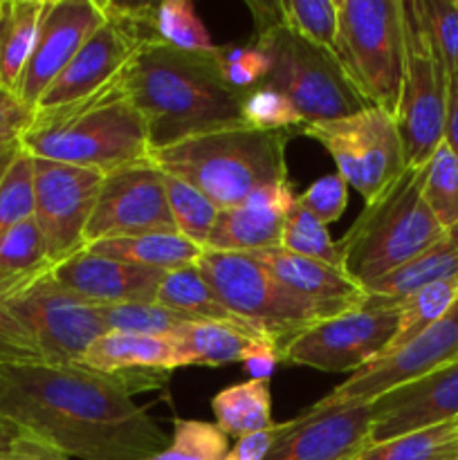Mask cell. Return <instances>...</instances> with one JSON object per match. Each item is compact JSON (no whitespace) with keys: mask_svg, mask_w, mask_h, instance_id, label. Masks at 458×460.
I'll use <instances>...</instances> for the list:
<instances>
[{"mask_svg":"<svg viewBox=\"0 0 458 460\" xmlns=\"http://www.w3.org/2000/svg\"><path fill=\"white\" fill-rule=\"evenodd\" d=\"M0 418L70 460H153L169 445L146 407L79 364H0Z\"/></svg>","mask_w":458,"mask_h":460,"instance_id":"obj_1","label":"cell"},{"mask_svg":"<svg viewBox=\"0 0 458 460\" xmlns=\"http://www.w3.org/2000/svg\"><path fill=\"white\" fill-rule=\"evenodd\" d=\"M216 52L144 43L119 79L146 121L151 151L205 130L242 124V99L227 85Z\"/></svg>","mask_w":458,"mask_h":460,"instance_id":"obj_2","label":"cell"},{"mask_svg":"<svg viewBox=\"0 0 458 460\" xmlns=\"http://www.w3.org/2000/svg\"><path fill=\"white\" fill-rule=\"evenodd\" d=\"M21 148L39 160L84 166L108 175L151 157L146 121L119 75L97 93L48 111H34Z\"/></svg>","mask_w":458,"mask_h":460,"instance_id":"obj_3","label":"cell"},{"mask_svg":"<svg viewBox=\"0 0 458 460\" xmlns=\"http://www.w3.org/2000/svg\"><path fill=\"white\" fill-rule=\"evenodd\" d=\"M290 137L245 124L223 126L151 151L148 160L205 193L218 209H232L259 189L290 182L286 162Z\"/></svg>","mask_w":458,"mask_h":460,"instance_id":"obj_4","label":"cell"},{"mask_svg":"<svg viewBox=\"0 0 458 460\" xmlns=\"http://www.w3.org/2000/svg\"><path fill=\"white\" fill-rule=\"evenodd\" d=\"M254 18L251 45L268 57L259 88L286 94L305 124L341 119L368 108L332 52L310 43L283 22L277 0H247Z\"/></svg>","mask_w":458,"mask_h":460,"instance_id":"obj_5","label":"cell"},{"mask_svg":"<svg viewBox=\"0 0 458 460\" xmlns=\"http://www.w3.org/2000/svg\"><path fill=\"white\" fill-rule=\"evenodd\" d=\"M445 229L422 196V166L404 173L373 202L364 205L339 250L344 272L366 288L434 245Z\"/></svg>","mask_w":458,"mask_h":460,"instance_id":"obj_6","label":"cell"},{"mask_svg":"<svg viewBox=\"0 0 458 460\" xmlns=\"http://www.w3.org/2000/svg\"><path fill=\"white\" fill-rule=\"evenodd\" d=\"M335 57L368 106L393 112L404 72L402 0H337Z\"/></svg>","mask_w":458,"mask_h":460,"instance_id":"obj_7","label":"cell"},{"mask_svg":"<svg viewBox=\"0 0 458 460\" xmlns=\"http://www.w3.org/2000/svg\"><path fill=\"white\" fill-rule=\"evenodd\" d=\"M196 268L207 286L232 313L254 323L278 346L290 341L296 332L313 323L357 308V305L319 304V301L301 299L286 286H281L250 254L205 250Z\"/></svg>","mask_w":458,"mask_h":460,"instance_id":"obj_8","label":"cell"},{"mask_svg":"<svg viewBox=\"0 0 458 460\" xmlns=\"http://www.w3.org/2000/svg\"><path fill=\"white\" fill-rule=\"evenodd\" d=\"M404 72L395 124L407 166L420 169L445 137L447 75L438 57L422 0H402Z\"/></svg>","mask_w":458,"mask_h":460,"instance_id":"obj_9","label":"cell"},{"mask_svg":"<svg viewBox=\"0 0 458 460\" xmlns=\"http://www.w3.org/2000/svg\"><path fill=\"white\" fill-rule=\"evenodd\" d=\"M301 135L323 146L337 173L364 198V205L384 193L407 169L395 115L384 108L368 106L341 119L305 124Z\"/></svg>","mask_w":458,"mask_h":460,"instance_id":"obj_10","label":"cell"},{"mask_svg":"<svg viewBox=\"0 0 458 460\" xmlns=\"http://www.w3.org/2000/svg\"><path fill=\"white\" fill-rule=\"evenodd\" d=\"M103 21L66 70L43 93L36 111L66 106L110 84L144 43L157 39L155 3H101Z\"/></svg>","mask_w":458,"mask_h":460,"instance_id":"obj_11","label":"cell"},{"mask_svg":"<svg viewBox=\"0 0 458 460\" xmlns=\"http://www.w3.org/2000/svg\"><path fill=\"white\" fill-rule=\"evenodd\" d=\"M398 331V310L359 304L337 317L296 332L281 346V362L326 373H357L389 349Z\"/></svg>","mask_w":458,"mask_h":460,"instance_id":"obj_12","label":"cell"},{"mask_svg":"<svg viewBox=\"0 0 458 460\" xmlns=\"http://www.w3.org/2000/svg\"><path fill=\"white\" fill-rule=\"evenodd\" d=\"M4 304L27 328L45 362L81 364L90 344L108 332L99 305L63 288L52 274Z\"/></svg>","mask_w":458,"mask_h":460,"instance_id":"obj_13","label":"cell"},{"mask_svg":"<svg viewBox=\"0 0 458 460\" xmlns=\"http://www.w3.org/2000/svg\"><path fill=\"white\" fill-rule=\"evenodd\" d=\"M103 173L34 157V220L52 265L85 250V229L101 191Z\"/></svg>","mask_w":458,"mask_h":460,"instance_id":"obj_14","label":"cell"},{"mask_svg":"<svg viewBox=\"0 0 458 460\" xmlns=\"http://www.w3.org/2000/svg\"><path fill=\"white\" fill-rule=\"evenodd\" d=\"M144 234H178L166 200L164 171L151 160L103 175L101 191L85 229V245Z\"/></svg>","mask_w":458,"mask_h":460,"instance_id":"obj_15","label":"cell"},{"mask_svg":"<svg viewBox=\"0 0 458 460\" xmlns=\"http://www.w3.org/2000/svg\"><path fill=\"white\" fill-rule=\"evenodd\" d=\"M373 400L314 402L278 434L263 460H357L371 447Z\"/></svg>","mask_w":458,"mask_h":460,"instance_id":"obj_16","label":"cell"},{"mask_svg":"<svg viewBox=\"0 0 458 460\" xmlns=\"http://www.w3.org/2000/svg\"><path fill=\"white\" fill-rule=\"evenodd\" d=\"M454 359H458V304L440 322L413 337L409 344L380 355L375 362L359 368L319 402L375 400L377 395L418 380Z\"/></svg>","mask_w":458,"mask_h":460,"instance_id":"obj_17","label":"cell"},{"mask_svg":"<svg viewBox=\"0 0 458 460\" xmlns=\"http://www.w3.org/2000/svg\"><path fill=\"white\" fill-rule=\"evenodd\" d=\"M103 9L99 0H48L40 18L34 52L22 70L13 93L25 106L36 111L45 90L75 58L81 45L101 25Z\"/></svg>","mask_w":458,"mask_h":460,"instance_id":"obj_18","label":"cell"},{"mask_svg":"<svg viewBox=\"0 0 458 460\" xmlns=\"http://www.w3.org/2000/svg\"><path fill=\"white\" fill-rule=\"evenodd\" d=\"M458 418V359L373 400L371 445Z\"/></svg>","mask_w":458,"mask_h":460,"instance_id":"obj_19","label":"cell"},{"mask_svg":"<svg viewBox=\"0 0 458 460\" xmlns=\"http://www.w3.org/2000/svg\"><path fill=\"white\" fill-rule=\"evenodd\" d=\"M166 272L84 250L52 270V279L94 305L155 304Z\"/></svg>","mask_w":458,"mask_h":460,"instance_id":"obj_20","label":"cell"},{"mask_svg":"<svg viewBox=\"0 0 458 460\" xmlns=\"http://www.w3.org/2000/svg\"><path fill=\"white\" fill-rule=\"evenodd\" d=\"M295 202L296 196L292 191V182L259 189L242 205L220 209L205 250L251 254V252L281 247L283 223Z\"/></svg>","mask_w":458,"mask_h":460,"instance_id":"obj_21","label":"cell"},{"mask_svg":"<svg viewBox=\"0 0 458 460\" xmlns=\"http://www.w3.org/2000/svg\"><path fill=\"white\" fill-rule=\"evenodd\" d=\"M250 256L301 299L319 301V304L359 305L366 295V290L357 281H353L344 270L292 254L283 247L251 252Z\"/></svg>","mask_w":458,"mask_h":460,"instance_id":"obj_22","label":"cell"},{"mask_svg":"<svg viewBox=\"0 0 458 460\" xmlns=\"http://www.w3.org/2000/svg\"><path fill=\"white\" fill-rule=\"evenodd\" d=\"M447 279H458V227L447 229L416 259L364 288L366 295L362 305L398 310V305L418 290Z\"/></svg>","mask_w":458,"mask_h":460,"instance_id":"obj_23","label":"cell"},{"mask_svg":"<svg viewBox=\"0 0 458 460\" xmlns=\"http://www.w3.org/2000/svg\"><path fill=\"white\" fill-rule=\"evenodd\" d=\"M155 304L164 305V308L173 310L178 314H184L191 322L223 323V326H232L236 331L247 332V335L256 337V340H272L263 331H259L254 323H250L247 319L232 313L214 295V290L207 286V281L200 277L196 265L166 272L160 283V290H157Z\"/></svg>","mask_w":458,"mask_h":460,"instance_id":"obj_24","label":"cell"},{"mask_svg":"<svg viewBox=\"0 0 458 460\" xmlns=\"http://www.w3.org/2000/svg\"><path fill=\"white\" fill-rule=\"evenodd\" d=\"M79 367L99 373L126 371V368H182V359L169 337L133 335L108 331L90 344Z\"/></svg>","mask_w":458,"mask_h":460,"instance_id":"obj_25","label":"cell"},{"mask_svg":"<svg viewBox=\"0 0 458 460\" xmlns=\"http://www.w3.org/2000/svg\"><path fill=\"white\" fill-rule=\"evenodd\" d=\"M54 270L34 218L0 236V301H9Z\"/></svg>","mask_w":458,"mask_h":460,"instance_id":"obj_26","label":"cell"},{"mask_svg":"<svg viewBox=\"0 0 458 460\" xmlns=\"http://www.w3.org/2000/svg\"><path fill=\"white\" fill-rule=\"evenodd\" d=\"M85 250L99 256H108V259L124 261V263L162 270V272L191 268L205 254L200 245L184 238L182 234H144V236L110 238V241L92 243Z\"/></svg>","mask_w":458,"mask_h":460,"instance_id":"obj_27","label":"cell"},{"mask_svg":"<svg viewBox=\"0 0 458 460\" xmlns=\"http://www.w3.org/2000/svg\"><path fill=\"white\" fill-rule=\"evenodd\" d=\"M48 0H4L0 3V79L3 88L16 90L22 70L34 52L40 18Z\"/></svg>","mask_w":458,"mask_h":460,"instance_id":"obj_28","label":"cell"},{"mask_svg":"<svg viewBox=\"0 0 458 460\" xmlns=\"http://www.w3.org/2000/svg\"><path fill=\"white\" fill-rule=\"evenodd\" d=\"M182 367H227L241 364L256 337L223 323L189 322L169 335Z\"/></svg>","mask_w":458,"mask_h":460,"instance_id":"obj_29","label":"cell"},{"mask_svg":"<svg viewBox=\"0 0 458 460\" xmlns=\"http://www.w3.org/2000/svg\"><path fill=\"white\" fill-rule=\"evenodd\" d=\"M216 425L227 438H245L272 425V394L269 382L247 380L227 386L211 398Z\"/></svg>","mask_w":458,"mask_h":460,"instance_id":"obj_30","label":"cell"},{"mask_svg":"<svg viewBox=\"0 0 458 460\" xmlns=\"http://www.w3.org/2000/svg\"><path fill=\"white\" fill-rule=\"evenodd\" d=\"M357 460H458V418L371 445Z\"/></svg>","mask_w":458,"mask_h":460,"instance_id":"obj_31","label":"cell"},{"mask_svg":"<svg viewBox=\"0 0 458 460\" xmlns=\"http://www.w3.org/2000/svg\"><path fill=\"white\" fill-rule=\"evenodd\" d=\"M458 304V279L431 283L398 305V331L384 353L409 344L429 326L445 317Z\"/></svg>","mask_w":458,"mask_h":460,"instance_id":"obj_32","label":"cell"},{"mask_svg":"<svg viewBox=\"0 0 458 460\" xmlns=\"http://www.w3.org/2000/svg\"><path fill=\"white\" fill-rule=\"evenodd\" d=\"M422 196L445 232L458 227V155L445 142L422 166Z\"/></svg>","mask_w":458,"mask_h":460,"instance_id":"obj_33","label":"cell"},{"mask_svg":"<svg viewBox=\"0 0 458 460\" xmlns=\"http://www.w3.org/2000/svg\"><path fill=\"white\" fill-rule=\"evenodd\" d=\"M164 187L178 234H182L184 238H189V241L205 250L207 238H209L211 229H214L220 209L205 193H200L196 187L175 178V175L164 173Z\"/></svg>","mask_w":458,"mask_h":460,"instance_id":"obj_34","label":"cell"},{"mask_svg":"<svg viewBox=\"0 0 458 460\" xmlns=\"http://www.w3.org/2000/svg\"><path fill=\"white\" fill-rule=\"evenodd\" d=\"M281 247L292 252V254L305 256V259H314L319 263L344 270V256H341L339 243L332 241L330 232H328V225L314 218L299 202H295L290 214L286 216Z\"/></svg>","mask_w":458,"mask_h":460,"instance_id":"obj_35","label":"cell"},{"mask_svg":"<svg viewBox=\"0 0 458 460\" xmlns=\"http://www.w3.org/2000/svg\"><path fill=\"white\" fill-rule=\"evenodd\" d=\"M155 31L162 43L187 52H216L218 45L198 18L189 0H164L157 4Z\"/></svg>","mask_w":458,"mask_h":460,"instance_id":"obj_36","label":"cell"},{"mask_svg":"<svg viewBox=\"0 0 458 460\" xmlns=\"http://www.w3.org/2000/svg\"><path fill=\"white\" fill-rule=\"evenodd\" d=\"M283 22L310 43L335 54L337 0H277Z\"/></svg>","mask_w":458,"mask_h":460,"instance_id":"obj_37","label":"cell"},{"mask_svg":"<svg viewBox=\"0 0 458 460\" xmlns=\"http://www.w3.org/2000/svg\"><path fill=\"white\" fill-rule=\"evenodd\" d=\"M229 438L216 422L173 418V436L153 460H225Z\"/></svg>","mask_w":458,"mask_h":460,"instance_id":"obj_38","label":"cell"},{"mask_svg":"<svg viewBox=\"0 0 458 460\" xmlns=\"http://www.w3.org/2000/svg\"><path fill=\"white\" fill-rule=\"evenodd\" d=\"M103 322L108 331L133 332V335H151V337H169L184 323V314L173 313L160 304H121V305H99Z\"/></svg>","mask_w":458,"mask_h":460,"instance_id":"obj_39","label":"cell"},{"mask_svg":"<svg viewBox=\"0 0 458 460\" xmlns=\"http://www.w3.org/2000/svg\"><path fill=\"white\" fill-rule=\"evenodd\" d=\"M34 218V157L21 148L0 180V236Z\"/></svg>","mask_w":458,"mask_h":460,"instance_id":"obj_40","label":"cell"},{"mask_svg":"<svg viewBox=\"0 0 458 460\" xmlns=\"http://www.w3.org/2000/svg\"><path fill=\"white\" fill-rule=\"evenodd\" d=\"M242 124L268 133L301 135L305 119L286 94L269 88H254L242 99Z\"/></svg>","mask_w":458,"mask_h":460,"instance_id":"obj_41","label":"cell"},{"mask_svg":"<svg viewBox=\"0 0 458 460\" xmlns=\"http://www.w3.org/2000/svg\"><path fill=\"white\" fill-rule=\"evenodd\" d=\"M427 25L447 79H458V4L452 0H422Z\"/></svg>","mask_w":458,"mask_h":460,"instance_id":"obj_42","label":"cell"},{"mask_svg":"<svg viewBox=\"0 0 458 460\" xmlns=\"http://www.w3.org/2000/svg\"><path fill=\"white\" fill-rule=\"evenodd\" d=\"M220 67L227 85L236 93L247 94L259 88L263 76L268 75V57L254 45H223L218 52Z\"/></svg>","mask_w":458,"mask_h":460,"instance_id":"obj_43","label":"cell"},{"mask_svg":"<svg viewBox=\"0 0 458 460\" xmlns=\"http://www.w3.org/2000/svg\"><path fill=\"white\" fill-rule=\"evenodd\" d=\"M296 202L323 225H332L348 207V182L339 173L321 175L301 196H296Z\"/></svg>","mask_w":458,"mask_h":460,"instance_id":"obj_44","label":"cell"},{"mask_svg":"<svg viewBox=\"0 0 458 460\" xmlns=\"http://www.w3.org/2000/svg\"><path fill=\"white\" fill-rule=\"evenodd\" d=\"M278 362H281V346L272 340H256L251 341L241 364L251 380L269 382Z\"/></svg>","mask_w":458,"mask_h":460,"instance_id":"obj_45","label":"cell"},{"mask_svg":"<svg viewBox=\"0 0 458 460\" xmlns=\"http://www.w3.org/2000/svg\"><path fill=\"white\" fill-rule=\"evenodd\" d=\"M34 111L13 90L0 88V135H21L31 124Z\"/></svg>","mask_w":458,"mask_h":460,"instance_id":"obj_46","label":"cell"},{"mask_svg":"<svg viewBox=\"0 0 458 460\" xmlns=\"http://www.w3.org/2000/svg\"><path fill=\"white\" fill-rule=\"evenodd\" d=\"M278 434V425H272L269 429L256 431V434L238 438L233 447H229L225 460H263L272 447L274 438Z\"/></svg>","mask_w":458,"mask_h":460,"instance_id":"obj_47","label":"cell"},{"mask_svg":"<svg viewBox=\"0 0 458 460\" xmlns=\"http://www.w3.org/2000/svg\"><path fill=\"white\" fill-rule=\"evenodd\" d=\"M0 344H7V346H13V349L30 350V353L40 355L39 349H36L34 340H31V335L27 332V328L13 317V313L7 308L4 301H0ZM40 358H43V355H40Z\"/></svg>","mask_w":458,"mask_h":460,"instance_id":"obj_48","label":"cell"},{"mask_svg":"<svg viewBox=\"0 0 458 460\" xmlns=\"http://www.w3.org/2000/svg\"><path fill=\"white\" fill-rule=\"evenodd\" d=\"M0 460H70L63 456L61 452L52 449L49 445L40 443V440L31 438V436H22L21 440L12 445L7 452L0 454Z\"/></svg>","mask_w":458,"mask_h":460,"instance_id":"obj_49","label":"cell"},{"mask_svg":"<svg viewBox=\"0 0 458 460\" xmlns=\"http://www.w3.org/2000/svg\"><path fill=\"white\" fill-rule=\"evenodd\" d=\"M443 142L458 155V79H447V112Z\"/></svg>","mask_w":458,"mask_h":460,"instance_id":"obj_50","label":"cell"},{"mask_svg":"<svg viewBox=\"0 0 458 460\" xmlns=\"http://www.w3.org/2000/svg\"><path fill=\"white\" fill-rule=\"evenodd\" d=\"M16 362H45L40 355L30 353V350L13 349V346L0 344V364H16Z\"/></svg>","mask_w":458,"mask_h":460,"instance_id":"obj_51","label":"cell"},{"mask_svg":"<svg viewBox=\"0 0 458 460\" xmlns=\"http://www.w3.org/2000/svg\"><path fill=\"white\" fill-rule=\"evenodd\" d=\"M22 436H25V431H22L21 427H16L13 422L3 420V418H0V454L7 452L16 440L22 438Z\"/></svg>","mask_w":458,"mask_h":460,"instance_id":"obj_52","label":"cell"},{"mask_svg":"<svg viewBox=\"0 0 458 460\" xmlns=\"http://www.w3.org/2000/svg\"><path fill=\"white\" fill-rule=\"evenodd\" d=\"M18 151H21V144H16V146L7 148V151L0 153V180H3V175L7 173V169L12 166V162L16 160Z\"/></svg>","mask_w":458,"mask_h":460,"instance_id":"obj_53","label":"cell"},{"mask_svg":"<svg viewBox=\"0 0 458 460\" xmlns=\"http://www.w3.org/2000/svg\"><path fill=\"white\" fill-rule=\"evenodd\" d=\"M21 144V135H0V153Z\"/></svg>","mask_w":458,"mask_h":460,"instance_id":"obj_54","label":"cell"},{"mask_svg":"<svg viewBox=\"0 0 458 460\" xmlns=\"http://www.w3.org/2000/svg\"><path fill=\"white\" fill-rule=\"evenodd\" d=\"M0 88H3V79H0Z\"/></svg>","mask_w":458,"mask_h":460,"instance_id":"obj_55","label":"cell"},{"mask_svg":"<svg viewBox=\"0 0 458 460\" xmlns=\"http://www.w3.org/2000/svg\"><path fill=\"white\" fill-rule=\"evenodd\" d=\"M456 4H458V3H456Z\"/></svg>","mask_w":458,"mask_h":460,"instance_id":"obj_56","label":"cell"}]
</instances>
